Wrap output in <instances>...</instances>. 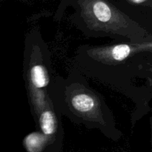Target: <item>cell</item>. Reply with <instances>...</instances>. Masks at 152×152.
<instances>
[{
    "label": "cell",
    "instance_id": "6da1fadb",
    "mask_svg": "<svg viewBox=\"0 0 152 152\" xmlns=\"http://www.w3.org/2000/svg\"><path fill=\"white\" fill-rule=\"evenodd\" d=\"M73 61V68L83 76L109 86L134 103L132 127L151 111L152 87L140 81L152 84V40L81 45Z\"/></svg>",
    "mask_w": 152,
    "mask_h": 152
},
{
    "label": "cell",
    "instance_id": "7a4b0ae2",
    "mask_svg": "<svg viewBox=\"0 0 152 152\" xmlns=\"http://www.w3.org/2000/svg\"><path fill=\"white\" fill-rule=\"evenodd\" d=\"M48 95L61 117L89 130L96 129L113 141L123 137L105 98L91 87L86 77L76 68L66 77L53 76Z\"/></svg>",
    "mask_w": 152,
    "mask_h": 152
},
{
    "label": "cell",
    "instance_id": "3957f363",
    "mask_svg": "<svg viewBox=\"0 0 152 152\" xmlns=\"http://www.w3.org/2000/svg\"><path fill=\"white\" fill-rule=\"evenodd\" d=\"M68 21L88 38H109L114 42H141L152 34L117 7L114 0H60L53 20L60 22L67 8Z\"/></svg>",
    "mask_w": 152,
    "mask_h": 152
},
{
    "label": "cell",
    "instance_id": "277c9868",
    "mask_svg": "<svg viewBox=\"0 0 152 152\" xmlns=\"http://www.w3.org/2000/svg\"><path fill=\"white\" fill-rule=\"evenodd\" d=\"M22 64L28 104L35 120L51 102L48 90L54 76L51 53L39 28H33L25 36Z\"/></svg>",
    "mask_w": 152,
    "mask_h": 152
},
{
    "label": "cell",
    "instance_id": "5b68a950",
    "mask_svg": "<svg viewBox=\"0 0 152 152\" xmlns=\"http://www.w3.org/2000/svg\"><path fill=\"white\" fill-rule=\"evenodd\" d=\"M61 116L55 111L52 102L38 114L35 122L36 129L48 138L45 152H62L64 140V129Z\"/></svg>",
    "mask_w": 152,
    "mask_h": 152
},
{
    "label": "cell",
    "instance_id": "8992f818",
    "mask_svg": "<svg viewBox=\"0 0 152 152\" xmlns=\"http://www.w3.org/2000/svg\"><path fill=\"white\" fill-rule=\"evenodd\" d=\"M120 10L152 34V0H114Z\"/></svg>",
    "mask_w": 152,
    "mask_h": 152
},
{
    "label": "cell",
    "instance_id": "52a82bcc",
    "mask_svg": "<svg viewBox=\"0 0 152 152\" xmlns=\"http://www.w3.org/2000/svg\"><path fill=\"white\" fill-rule=\"evenodd\" d=\"M23 145L28 152H45L48 142L46 136L39 131L36 130L25 137Z\"/></svg>",
    "mask_w": 152,
    "mask_h": 152
},
{
    "label": "cell",
    "instance_id": "ba28073f",
    "mask_svg": "<svg viewBox=\"0 0 152 152\" xmlns=\"http://www.w3.org/2000/svg\"><path fill=\"white\" fill-rule=\"evenodd\" d=\"M16 1H22V2H25V3H28V2H29V1H32V0H16Z\"/></svg>",
    "mask_w": 152,
    "mask_h": 152
}]
</instances>
